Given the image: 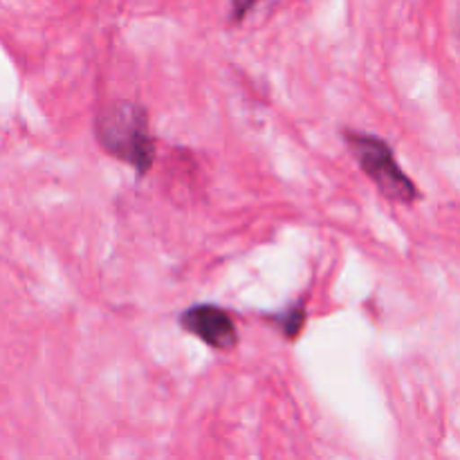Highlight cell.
I'll list each match as a JSON object with an SVG mask.
<instances>
[{
    "label": "cell",
    "instance_id": "1",
    "mask_svg": "<svg viewBox=\"0 0 460 460\" xmlns=\"http://www.w3.org/2000/svg\"><path fill=\"white\" fill-rule=\"evenodd\" d=\"M94 137L115 160L124 162L139 178L153 169L155 137L151 133L148 111L137 102H112L97 112Z\"/></svg>",
    "mask_w": 460,
    "mask_h": 460
},
{
    "label": "cell",
    "instance_id": "2",
    "mask_svg": "<svg viewBox=\"0 0 460 460\" xmlns=\"http://www.w3.org/2000/svg\"><path fill=\"white\" fill-rule=\"evenodd\" d=\"M346 148L350 151L353 160L364 171L368 180L377 187V191L394 205H413L422 198L420 189L416 187L411 178L402 171L398 157L389 142L373 133L362 130H344Z\"/></svg>",
    "mask_w": 460,
    "mask_h": 460
},
{
    "label": "cell",
    "instance_id": "3",
    "mask_svg": "<svg viewBox=\"0 0 460 460\" xmlns=\"http://www.w3.org/2000/svg\"><path fill=\"white\" fill-rule=\"evenodd\" d=\"M178 323L184 332H189V335L200 340L209 349L218 350V353H229L241 341L232 313H227V310L216 304L189 305L178 317Z\"/></svg>",
    "mask_w": 460,
    "mask_h": 460
},
{
    "label": "cell",
    "instance_id": "4",
    "mask_svg": "<svg viewBox=\"0 0 460 460\" xmlns=\"http://www.w3.org/2000/svg\"><path fill=\"white\" fill-rule=\"evenodd\" d=\"M305 317H308V313H305V304L304 301H299V304L290 305V308L281 310V313L277 314H265V322L272 323V326L277 328L288 341H295L296 337L301 335V331H304Z\"/></svg>",
    "mask_w": 460,
    "mask_h": 460
},
{
    "label": "cell",
    "instance_id": "5",
    "mask_svg": "<svg viewBox=\"0 0 460 460\" xmlns=\"http://www.w3.org/2000/svg\"><path fill=\"white\" fill-rule=\"evenodd\" d=\"M259 3L261 0H232V7H229V22H232V25L241 22Z\"/></svg>",
    "mask_w": 460,
    "mask_h": 460
}]
</instances>
